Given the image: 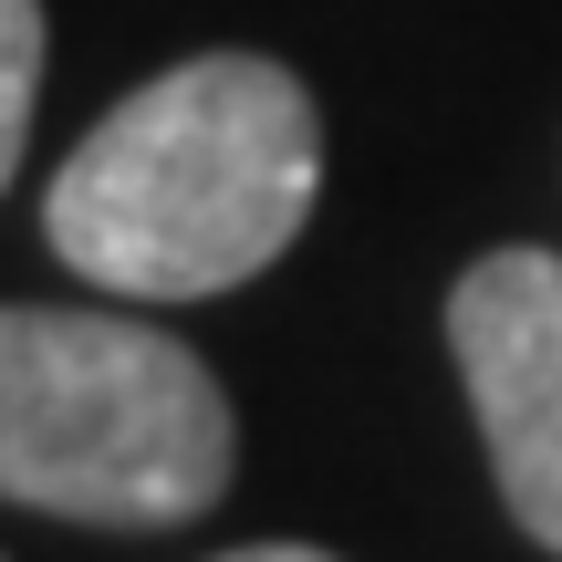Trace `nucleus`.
Returning <instances> with one entry per match:
<instances>
[{"instance_id":"39448f33","label":"nucleus","mask_w":562,"mask_h":562,"mask_svg":"<svg viewBox=\"0 0 562 562\" xmlns=\"http://www.w3.org/2000/svg\"><path fill=\"white\" fill-rule=\"evenodd\" d=\"M220 562H334V552H313V542H240V552H220Z\"/></svg>"},{"instance_id":"7ed1b4c3","label":"nucleus","mask_w":562,"mask_h":562,"mask_svg":"<svg viewBox=\"0 0 562 562\" xmlns=\"http://www.w3.org/2000/svg\"><path fill=\"white\" fill-rule=\"evenodd\" d=\"M448 355L480 406L510 521L542 552H562V261L552 250L469 261L448 292Z\"/></svg>"},{"instance_id":"f03ea898","label":"nucleus","mask_w":562,"mask_h":562,"mask_svg":"<svg viewBox=\"0 0 562 562\" xmlns=\"http://www.w3.org/2000/svg\"><path fill=\"white\" fill-rule=\"evenodd\" d=\"M229 469V396L178 334L136 313L0 302V501L94 531H167L220 510Z\"/></svg>"},{"instance_id":"f257e3e1","label":"nucleus","mask_w":562,"mask_h":562,"mask_svg":"<svg viewBox=\"0 0 562 562\" xmlns=\"http://www.w3.org/2000/svg\"><path fill=\"white\" fill-rule=\"evenodd\" d=\"M323 188V115L271 53H199L136 83L53 167L42 229L94 292L209 302L302 240Z\"/></svg>"},{"instance_id":"20e7f679","label":"nucleus","mask_w":562,"mask_h":562,"mask_svg":"<svg viewBox=\"0 0 562 562\" xmlns=\"http://www.w3.org/2000/svg\"><path fill=\"white\" fill-rule=\"evenodd\" d=\"M32 94H42V0H0V188L32 136Z\"/></svg>"}]
</instances>
